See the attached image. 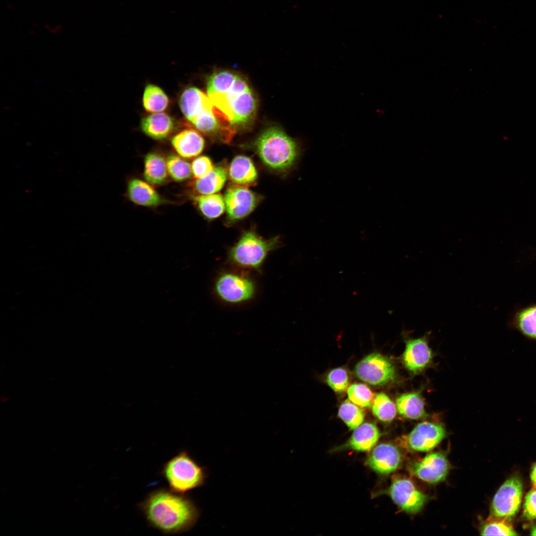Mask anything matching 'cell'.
Masks as SVG:
<instances>
[{
    "label": "cell",
    "instance_id": "19",
    "mask_svg": "<svg viewBox=\"0 0 536 536\" xmlns=\"http://www.w3.org/2000/svg\"><path fill=\"white\" fill-rule=\"evenodd\" d=\"M380 435L375 424L370 422L362 423L354 430L342 448L361 452L370 451L376 445Z\"/></svg>",
    "mask_w": 536,
    "mask_h": 536
},
{
    "label": "cell",
    "instance_id": "26",
    "mask_svg": "<svg viewBox=\"0 0 536 536\" xmlns=\"http://www.w3.org/2000/svg\"><path fill=\"white\" fill-rule=\"evenodd\" d=\"M168 104L167 96L160 87L153 84L146 86L143 95V105L147 111L160 112L167 107Z\"/></svg>",
    "mask_w": 536,
    "mask_h": 536
},
{
    "label": "cell",
    "instance_id": "41",
    "mask_svg": "<svg viewBox=\"0 0 536 536\" xmlns=\"http://www.w3.org/2000/svg\"><path fill=\"white\" fill-rule=\"evenodd\" d=\"M32 26H33V27H38V24H37V23H33V24H32Z\"/></svg>",
    "mask_w": 536,
    "mask_h": 536
},
{
    "label": "cell",
    "instance_id": "33",
    "mask_svg": "<svg viewBox=\"0 0 536 536\" xmlns=\"http://www.w3.org/2000/svg\"><path fill=\"white\" fill-rule=\"evenodd\" d=\"M328 385L336 392H342L347 388L348 377L346 370L337 368L331 370L327 377Z\"/></svg>",
    "mask_w": 536,
    "mask_h": 536
},
{
    "label": "cell",
    "instance_id": "2",
    "mask_svg": "<svg viewBox=\"0 0 536 536\" xmlns=\"http://www.w3.org/2000/svg\"><path fill=\"white\" fill-rule=\"evenodd\" d=\"M280 246L279 236L265 239L250 229L229 249L227 262L234 268L261 272L268 255Z\"/></svg>",
    "mask_w": 536,
    "mask_h": 536
},
{
    "label": "cell",
    "instance_id": "20",
    "mask_svg": "<svg viewBox=\"0 0 536 536\" xmlns=\"http://www.w3.org/2000/svg\"><path fill=\"white\" fill-rule=\"evenodd\" d=\"M228 176V168L223 164L214 167L208 174L195 179L191 185L194 195H206L217 193L224 186Z\"/></svg>",
    "mask_w": 536,
    "mask_h": 536
},
{
    "label": "cell",
    "instance_id": "14",
    "mask_svg": "<svg viewBox=\"0 0 536 536\" xmlns=\"http://www.w3.org/2000/svg\"><path fill=\"white\" fill-rule=\"evenodd\" d=\"M256 105L254 94L250 89L229 100L221 112L231 124H242L253 116Z\"/></svg>",
    "mask_w": 536,
    "mask_h": 536
},
{
    "label": "cell",
    "instance_id": "10",
    "mask_svg": "<svg viewBox=\"0 0 536 536\" xmlns=\"http://www.w3.org/2000/svg\"><path fill=\"white\" fill-rule=\"evenodd\" d=\"M393 502L402 510L414 514L419 512L427 500V496L419 491L408 479H394L388 491Z\"/></svg>",
    "mask_w": 536,
    "mask_h": 536
},
{
    "label": "cell",
    "instance_id": "27",
    "mask_svg": "<svg viewBox=\"0 0 536 536\" xmlns=\"http://www.w3.org/2000/svg\"><path fill=\"white\" fill-rule=\"evenodd\" d=\"M237 75L228 71L217 72L211 75L207 84L209 97L225 94L231 88Z\"/></svg>",
    "mask_w": 536,
    "mask_h": 536
},
{
    "label": "cell",
    "instance_id": "13",
    "mask_svg": "<svg viewBox=\"0 0 536 536\" xmlns=\"http://www.w3.org/2000/svg\"><path fill=\"white\" fill-rule=\"evenodd\" d=\"M402 461L401 452L396 446L383 443L376 445L370 451L366 463L376 472L388 474L400 467Z\"/></svg>",
    "mask_w": 536,
    "mask_h": 536
},
{
    "label": "cell",
    "instance_id": "35",
    "mask_svg": "<svg viewBox=\"0 0 536 536\" xmlns=\"http://www.w3.org/2000/svg\"><path fill=\"white\" fill-rule=\"evenodd\" d=\"M523 514L529 520L536 519V486H534L526 495L523 505Z\"/></svg>",
    "mask_w": 536,
    "mask_h": 536
},
{
    "label": "cell",
    "instance_id": "31",
    "mask_svg": "<svg viewBox=\"0 0 536 536\" xmlns=\"http://www.w3.org/2000/svg\"><path fill=\"white\" fill-rule=\"evenodd\" d=\"M347 395L350 401L362 407H370L374 400V394L371 390L361 383L351 385L347 389Z\"/></svg>",
    "mask_w": 536,
    "mask_h": 536
},
{
    "label": "cell",
    "instance_id": "39",
    "mask_svg": "<svg viewBox=\"0 0 536 536\" xmlns=\"http://www.w3.org/2000/svg\"><path fill=\"white\" fill-rule=\"evenodd\" d=\"M7 9L8 10L12 11H14L15 9V7L13 5H11V4L8 5V6L7 7Z\"/></svg>",
    "mask_w": 536,
    "mask_h": 536
},
{
    "label": "cell",
    "instance_id": "15",
    "mask_svg": "<svg viewBox=\"0 0 536 536\" xmlns=\"http://www.w3.org/2000/svg\"><path fill=\"white\" fill-rule=\"evenodd\" d=\"M127 196L134 204L144 207H156L165 201L158 192L146 181L134 178L127 185Z\"/></svg>",
    "mask_w": 536,
    "mask_h": 536
},
{
    "label": "cell",
    "instance_id": "34",
    "mask_svg": "<svg viewBox=\"0 0 536 536\" xmlns=\"http://www.w3.org/2000/svg\"><path fill=\"white\" fill-rule=\"evenodd\" d=\"M214 166L211 159L206 156L197 157L192 161L191 168L194 179L202 178L211 172Z\"/></svg>",
    "mask_w": 536,
    "mask_h": 536
},
{
    "label": "cell",
    "instance_id": "23",
    "mask_svg": "<svg viewBox=\"0 0 536 536\" xmlns=\"http://www.w3.org/2000/svg\"><path fill=\"white\" fill-rule=\"evenodd\" d=\"M397 407L402 416L411 419H418L425 417L424 402L419 392L404 394L397 399Z\"/></svg>",
    "mask_w": 536,
    "mask_h": 536
},
{
    "label": "cell",
    "instance_id": "30",
    "mask_svg": "<svg viewBox=\"0 0 536 536\" xmlns=\"http://www.w3.org/2000/svg\"><path fill=\"white\" fill-rule=\"evenodd\" d=\"M338 416L350 430H354L361 425L364 418L363 411L350 401L346 400L340 405Z\"/></svg>",
    "mask_w": 536,
    "mask_h": 536
},
{
    "label": "cell",
    "instance_id": "8",
    "mask_svg": "<svg viewBox=\"0 0 536 536\" xmlns=\"http://www.w3.org/2000/svg\"><path fill=\"white\" fill-rule=\"evenodd\" d=\"M446 431L440 424L422 422L400 440L401 445L408 450L427 452L436 447L445 438Z\"/></svg>",
    "mask_w": 536,
    "mask_h": 536
},
{
    "label": "cell",
    "instance_id": "36",
    "mask_svg": "<svg viewBox=\"0 0 536 536\" xmlns=\"http://www.w3.org/2000/svg\"><path fill=\"white\" fill-rule=\"evenodd\" d=\"M45 29L49 33L53 34L60 33L63 29V26L61 24H57L54 26H51L49 23L45 24Z\"/></svg>",
    "mask_w": 536,
    "mask_h": 536
},
{
    "label": "cell",
    "instance_id": "37",
    "mask_svg": "<svg viewBox=\"0 0 536 536\" xmlns=\"http://www.w3.org/2000/svg\"><path fill=\"white\" fill-rule=\"evenodd\" d=\"M531 479L534 486H536V463L533 466L531 473Z\"/></svg>",
    "mask_w": 536,
    "mask_h": 536
},
{
    "label": "cell",
    "instance_id": "6",
    "mask_svg": "<svg viewBox=\"0 0 536 536\" xmlns=\"http://www.w3.org/2000/svg\"><path fill=\"white\" fill-rule=\"evenodd\" d=\"M523 483L520 477L507 479L495 494L490 507L493 518L508 520L518 512L522 502Z\"/></svg>",
    "mask_w": 536,
    "mask_h": 536
},
{
    "label": "cell",
    "instance_id": "11",
    "mask_svg": "<svg viewBox=\"0 0 536 536\" xmlns=\"http://www.w3.org/2000/svg\"><path fill=\"white\" fill-rule=\"evenodd\" d=\"M411 474L430 483L445 479L449 469L445 455L440 452L430 453L421 460L411 463L408 468Z\"/></svg>",
    "mask_w": 536,
    "mask_h": 536
},
{
    "label": "cell",
    "instance_id": "40",
    "mask_svg": "<svg viewBox=\"0 0 536 536\" xmlns=\"http://www.w3.org/2000/svg\"><path fill=\"white\" fill-rule=\"evenodd\" d=\"M36 32H37V31H36V30H34V29H30V30H29L28 31V33H29V34H30V35H35V34L36 33Z\"/></svg>",
    "mask_w": 536,
    "mask_h": 536
},
{
    "label": "cell",
    "instance_id": "25",
    "mask_svg": "<svg viewBox=\"0 0 536 536\" xmlns=\"http://www.w3.org/2000/svg\"><path fill=\"white\" fill-rule=\"evenodd\" d=\"M192 199L201 213L208 219L218 217L225 210L224 199L219 194L194 195Z\"/></svg>",
    "mask_w": 536,
    "mask_h": 536
},
{
    "label": "cell",
    "instance_id": "1",
    "mask_svg": "<svg viewBox=\"0 0 536 536\" xmlns=\"http://www.w3.org/2000/svg\"><path fill=\"white\" fill-rule=\"evenodd\" d=\"M148 523L163 534L186 532L197 522L200 512L193 500L185 495L160 488L149 493L139 504Z\"/></svg>",
    "mask_w": 536,
    "mask_h": 536
},
{
    "label": "cell",
    "instance_id": "9",
    "mask_svg": "<svg viewBox=\"0 0 536 536\" xmlns=\"http://www.w3.org/2000/svg\"><path fill=\"white\" fill-rule=\"evenodd\" d=\"M262 199V196L247 187L229 186L224 196L227 219L236 221L245 218L254 210Z\"/></svg>",
    "mask_w": 536,
    "mask_h": 536
},
{
    "label": "cell",
    "instance_id": "22",
    "mask_svg": "<svg viewBox=\"0 0 536 536\" xmlns=\"http://www.w3.org/2000/svg\"><path fill=\"white\" fill-rule=\"evenodd\" d=\"M143 174L145 181L151 185H163L169 175L166 159L157 152L148 153L144 158Z\"/></svg>",
    "mask_w": 536,
    "mask_h": 536
},
{
    "label": "cell",
    "instance_id": "4",
    "mask_svg": "<svg viewBox=\"0 0 536 536\" xmlns=\"http://www.w3.org/2000/svg\"><path fill=\"white\" fill-rule=\"evenodd\" d=\"M235 268L220 271L212 285L215 297L230 305H239L251 301L258 291L257 282L249 271Z\"/></svg>",
    "mask_w": 536,
    "mask_h": 536
},
{
    "label": "cell",
    "instance_id": "18",
    "mask_svg": "<svg viewBox=\"0 0 536 536\" xmlns=\"http://www.w3.org/2000/svg\"><path fill=\"white\" fill-rule=\"evenodd\" d=\"M179 105L183 114L191 123L203 111L214 106L208 95L196 87L184 91Z\"/></svg>",
    "mask_w": 536,
    "mask_h": 536
},
{
    "label": "cell",
    "instance_id": "17",
    "mask_svg": "<svg viewBox=\"0 0 536 536\" xmlns=\"http://www.w3.org/2000/svg\"><path fill=\"white\" fill-rule=\"evenodd\" d=\"M228 177L233 185L248 188L257 183L258 172L250 158L237 155L229 165Z\"/></svg>",
    "mask_w": 536,
    "mask_h": 536
},
{
    "label": "cell",
    "instance_id": "16",
    "mask_svg": "<svg viewBox=\"0 0 536 536\" xmlns=\"http://www.w3.org/2000/svg\"><path fill=\"white\" fill-rule=\"evenodd\" d=\"M171 144L180 156L185 159H192L202 152L205 141L198 132L193 129H186L172 137Z\"/></svg>",
    "mask_w": 536,
    "mask_h": 536
},
{
    "label": "cell",
    "instance_id": "29",
    "mask_svg": "<svg viewBox=\"0 0 536 536\" xmlns=\"http://www.w3.org/2000/svg\"><path fill=\"white\" fill-rule=\"evenodd\" d=\"M372 409L374 416L383 422L391 421L396 415L395 404L384 393L378 394L374 398Z\"/></svg>",
    "mask_w": 536,
    "mask_h": 536
},
{
    "label": "cell",
    "instance_id": "7",
    "mask_svg": "<svg viewBox=\"0 0 536 536\" xmlns=\"http://www.w3.org/2000/svg\"><path fill=\"white\" fill-rule=\"evenodd\" d=\"M354 373L358 378L374 386H382L395 377V368L387 357L377 353L370 354L356 365Z\"/></svg>",
    "mask_w": 536,
    "mask_h": 536
},
{
    "label": "cell",
    "instance_id": "5",
    "mask_svg": "<svg viewBox=\"0 0 536 536\" xmlns=\"http://www.w3.org/2000/svg\"><path fill=\"white\" fill-rule=\"evenodd\" d=\"M161 473L169 489L181 494L203 485L207 477L205 469L186 451L180 452L166 462Z\"/></svg>",
    "mask_w": 536,
    "mask_h": 536
},
{
    "label": "cell",
    "instance_id": "24",
    "mask_svg": "<svg viewBox=\"0 0 536 536\" xmlns=\"http://www.w3.org/2000/svg\"><path fill=\"white\" fill-rule=\"evenodd\" d=\"M510 326L526 337L536 340V304L518 311L514 315Z\"/></svg>",
    "mask_w": 536,
    "mask_h": 536
},
{
    "label": "cell",
    "instance_id": "32",
    "mask_svg": "<svg viewBox=\"0 0 536 536\" xmlns=\"http://www.w3.org/2000/svg\"><path fill=\"white\" fill-rule=\"evenodd\" d=\"M482 536H516L517 534L506 520L492 518L482 526Z\"/></svg>",
    "mask_w": 536,
    "mask_h": 536
},
{
    "label": "cell",
    "instance_id": "12",
    "mask_svg": "<svg viewBox=\"0 0 536 536\" xmlns=\"http://www.w3.org/2000/svg\"><path fill=\"white\" fill-rule=\"evenodd\" d=\"M427 337L424 335L416 338H408L405 340L402 361L406 368L413 374L420 373L432 361V352Z\"/></svg>",
    "mask_w": 536,
    "mask_h": 536
},
{
    "label": "cell",
    "instance_id": "38",
    "mask_svg": "<svg viewBox=\"0 0 536 536\" xmlns=\"http://www.w3.org/2000/svg\"><path fill=\"white\" fill-rule=\"evenodd\" d=\"M531 535H532V536H536V525L535 526H533L532 528L531 531Z\"/></svg>",
    "mask_w": 536,
    "mask_h": 536
},
{
    "label": "cell",
    "instance_id": "3",
    "mask_svg": "<svg viewBox=\"0 0 536 536\" xmlns=\"http://www.w3.org/2000/svg\"><path fill=\"white\" fill-rule=\"evenodd\" d=\"M255 145L262 162L275 171L286 172L290 170L299 158L300 151L297 143L276 127L263 132Z\"/></svg>",
    "mask_w": 536,
    "mask_h": 536
},
{
    "label": "cell",
    "instance_id": "21",
    "mask_svg": "<svg viewBox=\"0 0 536 536\" xmlns=\"http://www.w3.org/2000/svg\"><path fill=\"white\" fill-rule=\"evenodd\" d=\"M141 127L148 136L156 139L167 137L174 128L172 118L163 112L153 113L143 119Z\"/></svg>",
    "mask_w": 536,
    "mask_h": 536
},
{
    "label": "cell",
    "instance_id": "28",
    "mask_svg": "<svg viewBox=\"0 0 536 536\" xmlns=\"http://www.w3.org/2000/svg\"><path fill=\"white\" fill-rule=\"evenodd\" d=\"M169 176L174 181L182 182L192 175L191 164L179 155L171 154L166 158Z\"/></svg>",
    "mask_w": 536,
    "mask_h": 536
}]
</instances>
